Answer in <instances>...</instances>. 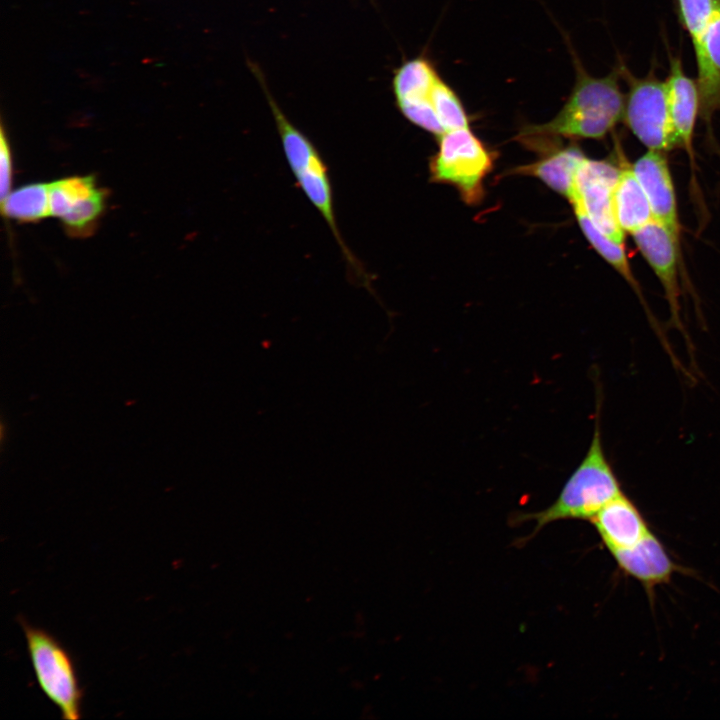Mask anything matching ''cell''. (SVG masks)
<instances>
[{
  "instance_id": "obj_6",
  "label": "cell",
  "mask_w": 720,
  "mask_h": 720,
  "mask_svg": "<svg viewBox=\"0 0 720 720\" xmlns=\"http://www.w3.org/2000/svg\"><path fill=\"white\" fill-rule=\"evenodd\" d=\"M441 75L425 55L404 61L393 71L391 87L396 106L411 123L440 137L444 128L432 104L434 86Z\"/></svg>"
},
{
  "instance_id": "obj_17",
  "label": "cell",
  "mask_w": 720,
  "mask_h": 720,
  "mask_svg": "<svg viewBox=\"0 0 720 720\" xmlns=\"http://www.w3.org/2000/svg\"><path fill=\"white\" fill-rule=\"evenodd\" d=\"M613 203L618 224L624 232L631 234L653 219L647 196L632 167L620 168Z\"/></svg>"
},
{
  "instance_id": "obj_3",
  "label": "cell",
  "mask_w": 720,
  "mask_h": 720,
  "mask_svg": "<svg viewBox=\"0 0 720 720\" xmlns=\"http://www.w3.org/2000/svg\"><path fill=\"white\" fill-rule=\"evenodd\" d=\"M37 683L61 711L62 718H81L82 689L75 664L67 649L46 630L18 616Z\"/></svg>"
},
{
  "instance_id": "obj_16",
  "label": "cell",
  "mask_w": 720,
  "mask_h": 720,
  "mask_svg": "<svg viewBox=\"0 0 720 720\" xmlns=\"http://www.w3.org/2000/svg\"><path fill=\"white\" fill-rule=\"evenodd\" d=\"M536 143L542 149L549 150L538 161L517 167L511 172L536 177L569 200L573 192L576 172L586 156L575 144L553 147L541 142Z\"/></svg>"
},
{
  "instance_id": "obj_12",
  "label": "cell",
  "mask_w": 720,
  "mask_h": 720,
  "mask_svg": "<svg viewBox=\"0 0 720 720\" xmlns=\"http://www.w3.org/2000/svg\"><path fill=\"white\" fill-rule=\"evenodd\" d=\"M591 522L610 552L631 547L650 532L638 508L624 493L606 504Z\"/></svg>"
},
{
  "instance_id": "obj_11",
  "label": "cell",
  "mask_w": 720,
  "mask_h": 720,
  "mask_svg": "<svg viewBox=\"0 0 720 720\" xmlns=\"http://www.w3.org/2000/svg\"><path fill=\"white\" fill-rule=\"evenodd\" d=\"M631 167L647 196L653 219L679 238L675 189L664 152L648 150Z\"/></svg>"
},
{
  "instance_id": "obj_9",
  "label": "cell",
  "mask_w": 720,
  "mask_h": 720,
  "mask_svg": "<svg viewBox=\"0 0 720 720\" xmlns=\"http://www.w3.org/2000/svg\"><path fill=\"white\" fill-rule=\"evenodd\" d=\"M677 2L680 20L691 38L695 53L696 82L700 97L699 114L705 122H709L714 113L720 111V70L710 59L704 32L717 0H677Z\"/></svg>"
},
{
  "instance_id": "obj_5",
  "label": "cell",
  "mask_w": 720,
  "mask_h": 720,
  "mask_svg": "<svg viewBox=\"0 0 720 720\" xmlns=\"http://www.w3.org/2000/svg\"><path fill=\"white\" fill-rule=\"evenodd\" d=\"M627 82L623 120L648 149L666 152L680 147L669 112L667 88L654 72L635 77L623 62L617 63Z\"/></svg>"
},
{
  "instance_id": "obj_21",
  "label": "cell",
  "mask_w": 720,
  "mask_h": 720,
  "mask_svg": "<svg viewBox=\"0 0 720 720\" xmlns=\"http://www.w3.org/2000/svg\"><path fill=\"white\" fill-rule=\"evenodd\" d=\"M704 39L710 59L720 70V0L706 25Z\"/></svg>"
},
{
  "instance_id": "obj_8",
  "label": "cell",
  "mask_w": 720,
  "mask_h": 720,
  "mask_svg": "<svg viewBox=\"0 0 720 720\" xmlns=\"http://www.w3.org/2000/svg\"><path fill=\"white\" fill-rule=\"evenodd\" d=\"M107 192L93 176H70L49 183L50 215L59 218L71 236L95 231L104 213Z\"/></svg>"
},
{
  "instance_id": "obj_1",
  "label": "cell",
  "mask_w": 720,
  "mask_h": 720,
  "mask_svg": "<svg viewBox=\"0 0 720 720\" xmlns=\"http://www.w3.org/2000/svg\"><path fill=\"white\" fill-rule=\"evenodd\" d=\"M575 68V82L560 111L548 122L524 126L519 135L604 138L623 120L625 95L619 80L618 64L603 77L590 75L569 45Z\"/></svg>"
},
{
  "instance_id": "obj_10",
  "label": "cell",
  "mask_w": 720,
  "mask_h": 720,
  "mask_svg": "<svg viewBox=\"0 0 720 720\" xmlns=\"http://www.w3.org/2000/svg\"><path fill=\"white\" fill-rule=\"evenodd\" d=\"M631 235L639 251L662 284L671 309L673 323L682 331L677 279L679 238L655 219L650 220Z\"/></svg>"
},
{
  "instance_id": "obj_18",
  "label": "cell",
  "mask_w": 720,
  "mask_h": 720,
  "mask_svg": "<svg viewBox=\"0 0 720 720\" xmlns=\"http://www.w3.org/2000/svg\"><path fill=\"white\" fill-rule=\"evenodd\" d=\"M1 210L21 222H37L51 216L49 183H31L11 191L1 202Z\"/></svg>"
},
{
  "instance_id": "obj_20",
  "label": "cell",
  "mask_w": 720,
  "mask_h": 720,
  "mask_svg": "<svg viewBox=\"0 0 720 720\" xmlns=\"http://www.w3.org/2000/svg\"><path fill=\"white\" fill-rule=\"evenodd\" d=\"M432 104L445 132L469 127V118L461 99L441 76L433 89Z\"/></svg>"
},
{
  "instance_id": "obj_2",
  "label": "cell",
  "mask_w": 720,
  "mask_h": 720,
  "mask_svg": "<svg viewBox=\"0 0 720 720\" xmlns=\"http://www.w3.org/2000/svg\"><path fill=\"white\" fill-rule=\"evenodd\" d=\"M621 494L620 482L604 451L600 415H597L587 452L555 501L541 511L519 515L517 520L535 521V531L560 520H591Z\"/></svg>"
},
{
  "instance_id": "obj_4",
  "label": "cell",
  "mask_w": 720,
  "mask_h": 720,
  "mask_svg": "<svg viewBox=\"0 0 720 720\" xmlns=\"http://www.w3.org/2000/svg\"><path fill=\"white\" fill-rule=\"evenodd\" d=\"M494 159L469 127L449 130L439 137L438 152L429 165L430 179L454 186L465 203L474 205L483 198V182Z\"/></svg>"
},
{
  "instance_id": "obj_13",
  "label": "cell",
  "mask_w": 720,
  "mask_h": 720,
  "mask_svg": "<svg viewBox=\"0 0 720 720\" xmlns=\"http://www.w3.org/2000/svg\"><path fill=\"white\" fill-rule=\"evenodd\" d=\"M670 71L665 81L670 117L680 147L690 149L697 115L700 112V97L695 80L684 72L679 57L669 56Z\"/></svg>"
},
{
  "instance_id": "obj_19",
  "label": "cell",
  "mask_w": 720,
  "mask_h": 720,
  "mask_svg": "<svg viewBox=\"0 0 720 720\" xmlns=\"http://www.w3.org/2000/svg\"><path fill=\"white\" fill-rule=\"evenodd\" d=\"M572 206L579 226L588 242L603 259L637 290L638 284L631 271L623 245L601 232L580 205L573 203Z\"/></svg>"
},
{
  "instance_id": "obj_7",
  "label": "cell",
  "mask_w": 720,
  "mask_h": 720,
  "mask_svg": "<svg viewBox=\"0 0 720 720\" xmlns=\"http://www.w3.org/2000/svg\"><path fill=\"white\" fill-rule=\"evenodd\" d=\"M619 172L620 168L609 161L586 157L576 172L569 201L580 205L601 232L623 245L625 232L618 224L613 203Z\"/></svg>"
},
{
  "instance_id": "obj_15",
  "label": "cell",
  "mask_w": 720,
  "mask_h": 720,
  "mask_svg": "<svg viewBox=\"0 0 720 720\" xmlns=\"http://www.w3.org/2000/svg\"><path fill=\"white\" fill-rule=\"evenodd\" d=\"M296 184L304 192L309 201L320 212L335 236L346 260L359 274H364L345 245L335 220L333 195L328 167L319 152L305 160L300 166L291 170Z\"/></svg>"
},
{
  "instance_id": "obj_22",
  "label": "cell",
  "mask_w": 720,
  "mask_h": 720,
  "mask_svg": "<svg viewBox=\"0 0 720 720\" xmlns=\"http://www.w3.org/2000/svg\"><path fill=\"white\" fill-rule=\"evenodd\" d=\"M1 160H0V176H1V202L11 192L12 179V158L9 143L7 142L4 131L1 132Z\"/></svg>"
},
{
  "instance_id": "obj_14",
  "label": "cell",
  "mask_w": 720,
  "mask_h": 720,
  "mask_svg": "<svg viewBox=\"0 0 720 720\" xmlns=\"http://www.w3.org/2000/svg\"><path fill=\"white\" fill-rule=\"evenodd\" d=\"M610 553L619 568L647 587L668 581L675 569L662 543L651 531L633 546Z\"/></svg>"
}]
</instances>
